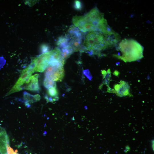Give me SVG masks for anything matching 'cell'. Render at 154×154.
I'll return each instance as SVG.
<instances>
[{"instance_id": "18", "label": "cell", "mask_w": 154, "mask_h": 154, "mask_svg": "<svg viewBox=\"0 0 154 154\" xmlns=\"http://www.w3.org/2000/svg\"><path fill=\"white\" fill-rule=\"evenodd\" d=\"M74 7L75 9L78 10H80L82 7V3L80 1L76 0L74 1Z\"/></svg>"}, {"instance_id": "19", "label": "cell", "mask_w": 154, "mask_h": 154, "mask_svg": "<svg viewBox=\"0 0 154 154\" xmlns=\"http://www.w3.org/2000/svg\"><path fill=\"white\" fill-rule=\"evenodd\" d=\"M84 74L90 80L92 78V76L88 70H85L83 71Z\"/></svg>"}, {"instance_id": "11", "label": "cell", "mask_w": 154, "mask_h": 154, "mask_svg": "<svg viewBox=\"0 0 154 154\" xmlns=\"http://www.w3.org/2000/svg\"><path fill=\"white\" fill-rule=\"evenodd\" d=\"M23 97L25 104L26 106L28 107L30 104L38 101L41 98L39 94L31 95L26 92H24Z\"/></svg>"}, {"instance_id": "6", "label": "cell", "mask_w": 154, "mask_h": 154, "mask_svg": "<svg viewBox=\"0 0 154 154\" xmlns=\"http://www.w3.org/2000/svg\"><path fill=\"white\" fill-rule=\"evenodd\" d=\"M45 76L54 81H61L64 75L63 66L60 65H54L50 64L45 69Z\"/></svg>"}, {"instance_id": "13", "label": "cell", "mask_w": 154, "mask_h": 154, "mask_svg": "<svg viewBox=\"0 0 154 154\" xmlns=\"http://www.w3.org/2000/svg\"><path fill=\"white\" fill-rule=\"evenodd\" d=\"M69 39L66 35L64 36H61L60 37L57 41V45L61 48L65 47L69 44Z\"/></svg>"}, {"instance_id": "20", "label": "cell", "mask_w": 154, "mask_h": 154, "mask_svg": "<svg viewBox=\"0 0 154 154\" xmlns=\"http://www.w3.org/2000/svg\"><path fill=\"white\" fill-rule=\"evenodd\" d=\"M3 129L1 128L0 127V132Z\"/></svg>"}, {"instance_id": "3", "label": "cell", "mask_w": 154, "mask_h": 154, "mask_svg": "<svg viewBox=\"0 0 154 154\" xmlns=\"http://www.w3.org/2000/svg\"><path fill=\"white\" fill-rule=\"evenodd\" d=\"M118 49L121 54L114 56L125 62H131L143 57V47L137 41L132 39H124L119 44Z\"/></svg>"}, {"instance_id": "12", "label": "cell", "mask_w": 154, "mask_h": 154, "mask_svg": "<svg viewBox=\"0 0 154 154\" xmlns=\"http://www.w3.org/2000/svg\"><path fill=\"white\" fill-rule=\"evenodd\" d=\"M60 51L61 55L65 60L74 52L72 48L69 45L61 48Z\"/></svg>"}, {"instance_id": "7", "label": "cell", "mask_w": 154, "mask_h": 154, "mask_svg": "<svg viewBox=\"0 0 154 154\" xmlns=\"http://www.w3.org/2000/svg\"><path fill=\"white\" fill-rule=\"evenodd\" d=\"M34 72L29 66L23 70L20 76L15 85L7 93L5 96H7L15 92L22 90V87L25 82L26 79L31 76Z\"/></svg>"}, {"instance_id": "4", "label": "cell", "mask_w": 154, "mask_h": 154, "mask_svg": "<svg viewBox=\"0 0 154 154\" xmlns=\"http://www.w3.org/2000/svg\"><path fill=\"white\" fill-rule=\"evenodd\" d=\"M82 33L74 25L70 26L68 30V33L66 35L69 39L68 45L72 48L74 52L84 51L82 45L83 38Z\"/></svg>"}, {"instance_id": "16", "label": "cell", "mask_w": 154, "mask_h": 154, "mask_svg": "<svg viewBox=\"0 0 154 154\" xmlns=\"http://www.w3.org/2000/svg\"><path fill=\"white\" fill-rule=\"evenodd\" d=\"M9 139L8 140L7 143V154H19L17 153V151L16 150L14 151L13 150L10 146Z\"/></svg>"}, {"instance_id": "8", "label": "cell", "mask_w": 154, "mask_h": 154, "mask_svg": "<svg viewBox=\"0 0 154 154\" xmlns=\"http://www.w3.org/2000/svg\"><path fill=\"white\" fill-rule=\"evenodd\" d=\"M130 89V86L127 82L121 80L119 84H117L114 86L113 93H116L117 96L120 97L127 96H131Z\"/></svg>"}, {"instance_id": "5", "label": "cell", "mask_w": 154, "mask_h": 154, "mask_svg": "<svg viewBox=\"0 0 154 154\" xmlns=\"http://www.w3.org/2000/svg\"><path fill=\"white\" fill-rule=\"evenodd\" d=\"M52 53L51 50L34 58L29 66L34 72H43L49 64Z\"/></svg>"}, {"instance_id": "14", "label": "cell", "mask_w": 154, "mask_h": 154, "mask_svg": "<svg viewBox=\"0 0 154 154\" xmlns=\"http://www.w3.org/2000/svg\"><path fill=\"white\" fill-rule=\"evenodd\" d=\"M103 76V79H104L103 84H106L108 86V88H110L109 84L111 77V72L110 69H108L107 71L103 70L102 72Z\"/></svg>"}, {"instance_id": "10", "label": "cell", "mask_w": 154, "mask_h": 154, "mask_svg": "<svg viewBox=\"0 0 154 154\" xmlns=\"http://www.w3.org/2000/svg\"><path fill=\"white\" fill-rule=\"evenodd\" d=\"M47 93L48 95H46L45 97L47 102H53L59 99L58 92L56 88H49L48 89Z\"/></svg>"}, {"instance_id": "9", "label": "cell", "mask_w": 154, "mask_h": 154, "mask_svg": "<svg viewBox=\"0 0 154 154\" xmlns=\"http://www.w3.org/2000/svg\"><path fill=\"white\" fill-rule=\"evenodd\" d=\"M38 74H35L29 77L28 82L22 86V89L30 91H37L40 90L38 82Z\"/></svg>"}, {"instance_id": "2", "label": "cell", "mask_w": 154, "mask_h": 154, "mask_svg": "<svg viewBox=\"0 0 154 154\" xmlns=\"http://www.w3.org/2000/svg\"><path fill=\"white\" fill-rule=\"evenodd\" d=\"M72 21L74 26L83 33L95 31L108 32L112 30L108 25L104 14L96 7L84 15L74 16Z\"/></svg>"}, {"instance_id": "17", "label": "cell", "mask_w": 154, "mask_h": 154, "mask_svg": "<svg viewBox=\"0 0 154 154\" xmlns=\"http://www.w3.org/2000/svg\"><path fill=\"white\" fill-rule=\"evenodd\" d=\"M40 49L41 52L42 54L49 51V47L47 45L44 44L41 46Z\"/></svg>"}, {"instance_id": "15", "label": "cell", "mask_w": 154, "mask_h": 154, "mask_svg": "<svg viewBox=\"0 0 154 154\" xmlns=\"http://www.w3.org/2000/svg\"><path fill=\"white\" fill-rule=\"evenodd\" d=\"M43 85L48 89L52 87H56V83L54 81L46 77L44 80Z\"/></svg>"}, {"instance_id": "1", "label": "cell", "mask_w": 154, "mask_h": 154, "mask_svg": "<svg viewBox=\"0 0 154 154\" xmlns=\"http://www.w3.org/2000/svg\"><path fill=\"white\" fill-rule=\"evenodd\" d=\"M119 39L118 34L113 30L108 32H89L83 38V46L85 51H88L90 55L98 54L117 44Z\"/></svg>"}]
</instances>
